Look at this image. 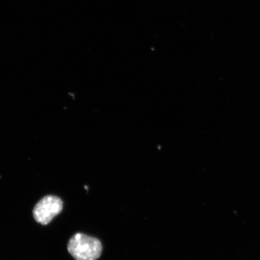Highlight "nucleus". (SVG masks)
I'll return each mask as SVG.
<instances>
[{"label": "nucleus", "instance_id": "f257e3e1", "mask_svg": "<svg viewBox=\"0 0 260 260\" xmlns=\"http://www.w3.org/2000/svg\"><path fill=\"white\" fill-rule=\"evenodd\" d=\"M68 250L76 260H96L102 255L103 246L95 237L77 233L68 244Z\"/></svg>", "mask_w": 260, "mask_h": 260}, {"label": "nucleus", "instance_id": "f03ea898", "mask_svg": "<svg viewBox=\"0 0 260 260\" xmlns=\"http://www.w3.org/2000/svg\"><path fill=\"white\" fill-rule=\"evenodd\" d=\"M63 201L60 198L49 195L41 199L34 207V217L37 222L47 225L63 210Z\"/></svg>", "mask_w": 260, "mask_h": 260}]
</instances>
